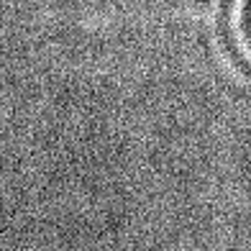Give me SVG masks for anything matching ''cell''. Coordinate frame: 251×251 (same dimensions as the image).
<instances>
[{
  "mask_svg": "<svg viewBox=\"0 0 251 251\" xmlns=\"http://www.w3.org/2000/svg\"><path fill=\"white\" fill-rule=\"evenodd\" d=\"M233 44L241 59L251 67V0H238L233 13Z\"/></svg>",
  "mask_w": 251,
  "mask_h": 251,
  "instance_id": "obj_1",
  "label": "cell"
}]
</instances>
